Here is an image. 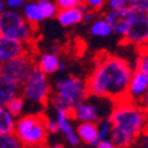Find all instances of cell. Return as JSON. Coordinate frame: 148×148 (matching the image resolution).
<instances>
[{"label": "cell", "mask_w": 148, "mask_h": 148, "mask_svg": "<svg viewBox=\"0 0 148 148\" xmlns=\"http://www.w3.org/2000/svg\"><path fill=\"white\" fill-rule=\"evenodd\" d=\"M134 69L119 56L103 55L85 81L89 96L117 102L125 100Z\"/></svg>", "instance_id": "cell-1"}, {"label": "cell", "mask_w": 148, "mask_h": 148, "mask_svg": "<svg viewBox=\"0 0 148 148\" xmlns=\"http://www.w3.org/2000/svg\"><path fill=\"white\" fill-rule=\"evenodd\" d=\"M113 128L139 139L147 123L146 110L127 98L115 102L109 115Z\"/></svg>", "instance_id": "cell-2"}, {"label": "cell", "mask_w": 148, "mask_h": 148, "mask_svg": "<svg viewBox=\"0 0 148 148\" xmlns=\"http://www.w3.org/2000/svg\"><path fill=\"white\" fill-rule=\"evenodd\" d=\"M45 116L39 113L26 114L17 119L14 135L25 148H42L46 143Z\"/></svg>", "instance_id": "cell-3"}, {"label": "cell", "mask_w": 148, "mask_h": 148, "mask_svg": "<svg viewBox=\"0 0 148 148\" xmlns=\"http://www.w3.org/2000/svg\"><path fill=\"white\" fill-rule=\"evenodd\" d=\"M51 87L52 94L58 96L71 109L77 104L87 101L89 97L87 83L76 76L62 75L53 81Z\"/></svg>", "instance_id": "cell-4"}, {"label": "cell", "mask_w": 148, "mask_h": 148, "mask_svg": "<svg viewBox=\"0 0 148 148\" xmlns=\"http://www.w3.org/2000/svg\"><path fill=\"white\" fill-rule=\"evenodd\" d=\"M20 96L27 103L45 104L49 102V98L52 94V87L49 81V76L43 73L34 64L27 78L20 85Z\"/></svg>", "instance_id": "cell-5"}, {"label": "cell", "mask_w": 148, "mask_h": 148, "mask_svg": "<svg viewBox=\"0 0 148 148\" xmlns=\"http://www.w3.org/2000/svg\"><path fill=\"white\" fill-rule=\"evenodd\" d=\"M0 36L26 44L33 37V26L24 19L21 12L5 8L0 13Z\"/></svg>", "instance_id": "cell-6"}, {"label": "cell", "mask_w": 148, "mask_h": 148, "mask_svg": "<svg viewBox=\"0 0 148 148\" xmlns=\"http://www.w3.org/2000/svg\"><path fill=\"white\" fill-rule=\"evenodd\" d=\"M33 66L34 63L32 58L29 56V53H26L24 56L11 59L0 65V75L20 87L24 83V81L27 78Z\"/></svg>", "instance_id": "cell-7"}, {"label": "cell", "mask_w": 148, "mask_h": 148, "mask_svg": "<svg viewBox=\"0 0 148 148\" xmlns=\"http://www.w3.org/2000/svg\"><path fill=\"white\" fill-rule=\"evenodd\" d=\"M123 43L132 44L138 49L148 46V14L134 12L129 29L123 38Z\"/></svg>", "instance_id": "cell-8"}, {"label": "cell", "mask_w": 148, "mask_h": 148, "mask_svg": "<svg viewBox=\"0 0 148 148\" xmlns=\"http://www.w3.org/2000/svg\"><path fill=\"white\" fill-rule=\"evenodd\" d=\"M134 16V11L126 8V10H119V11H108L104 14V20L109 24L113 33L121 37L123 39L129 29Z\"/></svg>", "instance_id": "cell-9"}, {"label": "cell", "mask_w": 148, "mask_h": 148, "mask_svg": "<svg viewBox=\"0 0 148 148\" xmlns=\"http://www.w3.org/2000/svg\"><path fill=\"white\" fill-rule=\"evenodd\" d=\"M71 117L79 123H97L100 120L104 119V116L101 114L100 107L92 102H89L88 100L72 108Z\"/></svg>", "instance_id": "cell-10"}, {"label": "cell", "mask_w": 148, "mask_h": 148, "mask_svg": "<svg viewBox=\"0 0 148 148\" xmlns=\"http://www.w3.org/2000/svg\"><path fill=\"white\" fill-rule=\"evenodd\" d=\"M56 121L58 123V129L59 133L64 135L65 141L69 146L76 148L81 145V140L76 133V129L73 127L72 117L70 112H63V110H58L56 112Z\"/></svg>", "instance_id": "cell-11"}, {"label": "cell", "mask_w": 148, "mask_h": 148, "mask_svg": "<svg viewBox=\"0 0 148 148\" xmlns=\"http://www.w3.org/2000/svg\"><path fill=\"white\" fill-rule=\"evenodd\" d=\"M147 91H148V77L143 75V73L134 70L128 84L126 98L135 104H139L141 98L145 96Z\"/></svg>", "instance_id": "cell-12"}, {"label": "cell", "mask_w": 148, "mask_h": 148, "mask_svg": "<svg viewBox=\"0 0 148 148\" xmlns=\"http://www.w3.org/2000/svg\"><path fill=\"white\" fill-rule=\"evenodd\" d=\"M27 53L26 44L14 42L0 36V65Z\"/></svg>", "instance_id": "cell-13"}, {"label": "cell", "mask_w": 148, "mask_h": 148, "mask_svg": "<svg viewBox=\"0 0 148 148\" xmlns=\"http://www.w3.org/2000/svg\"><path fill=\"white\" fill-rule=\"evenodd\" d=\"M20 87L0 75V107H6L14 97L19 96Z\"/></svg>", "instance_id": "cell-14"}, {"label": "cell", "mask_w": 148, "mask_h": 148, "mask_svg": "<svg viewBox=\"0 0 148 148\" xmlns=\"http://www.w3.org/2000/svg\"><path fill=\"white\" fill-rule=\"evenodd\" d=\"M76 133L81 142L96 147L98 140V133H97V123H78L75 128Z\"/></svg>", "instance_id": "cell-15"}, {"label": "cell", "mask_w": 148, "mask_h": 148, "mask_svg": "<svg viewBox=\"0 0 148 148\" xmlns=\"http://www.w3.org/2000/svg\"><path fill=\"white\" fill-rule=\"evenodd\" d=\"M60 63V58L58 55H53L51 52H45L39 56L36 66L46 76L53 75L58 71V66Z\"/></svg>", "instance_id": "cell-16"}, {"label": "cell", "mask_w": 148, "mask_h": 148, "mask_svg": "<svg viewBox=\"0 0 148 148\" xmlns=\"http://www.w3.org/2000/svg\"><path fill=\"white\" fill-rule=\"evenodd\" d=\"M56 19L63 27H70L83 21V13L77 7L70 10H59Z\"/></svg>", "instance_id": "cell-17"}, {"label": "cell", "mask_w": 148, "mask_h": 148, "mask_svg": "<svg viewBox=\"0 0 148 148\" xmlns=\"http://www.w3.org/2000/svg\"><path fill=\"white\" fill-rule=\"evenodd\" d=\"M21 16L30 25H38L44 20L38 1H27L21 8Z\"/></svg>", "instance_id": "cell-18"}, {"label": "cell", "mask_w": 148, "mask_h": 148, "mask_svg": "<svg viewBox=\"0 0 148 148\" xmlns=\"http://www.w3.org/2000/svg\"><path fill=\"white\" fill-rule=\"evenodd\" d=\"M90 34L97 38H108L112 36L113 31L110 29L109 24L104 20V18H96L90 24Z\"/></svg>", "instance_id": "cell-19"}, {"label": "cell", "mask_w": 148, "mask_h": 148, "mask_svg": "<svg viewBox=\"0 0 148 148\" xmlns=\"http://www.w3.org/2000/svg\"><path fill=\"white\" fill-rule=\"evenodd\" d=\"M17 119L12 116L5 107H0V134H14Z\"/></svg>", "instance_id": "cell-20"}, {"label": "cell", "mask_w": 148, "mask_h": 148, "mask_svg": "<svg viewBox=\"0 0 148 148\" xmlns=\"http://www.w3.org/2000/svg\"><path fill=\"white\" fill-rule=\"evenodd\" d=\"M25 103H26L25 100L19 95L17 97H14L5 108L14 119H19L20 116H23L24 109H25Z\"/></svg>", "instance_id": "cell-21"}, {"label": "cell", "mask_w": 148, "mask_h": 148, "mask_svg": "<svg viewBox=\"0 0 148 148\" xmlns=\"http://www.w3.org/2000/svg\"><path fill=\"white\" fill-rule=\"evenodd\" d=\"M134 70L143 73V75L148 77V46L139 49V53H138L136 62H135Z\"/></svg>", "instance_id": "cell-22"}, {"label": "cell", "mask_w": 148, "mask_h": 148, "mask_svg": "<svg viewBox=\"0 0 148 148\" xmlns=\"http://www.w3.org/2000/svg\"><path fill=\"white\" fill-rule=\"evenodd\" d=\"M39 7L42 10V14L45 19H52L56 18L57 13H58V7L56 5V1H50V0H40L38 1Z\"/></svg>", "instance_id": "cell-23"}, {"label": "cell", "mask_w": 148, "mask_h": 148, "mask_svg": "<svg viewBox=\"0 0 148 148\" xmlns=\"http://www.w3.org/2000/svg\"><path fill=\"white\" fill-rule=\"evenodd\" d=\"M113 130V125L109 116L104 117L97 122V133H98V140H109L110 134Z\"/></svg>", "instance_id": "cell-24"}, {"label": "cell", "mask_w": 148, "mask_h": 148, "mask_svg": "<svg viewBox=\"0 0 148 148\" xmlns=\"http://www.w3.org/2000/svg\"><path fill=\"white\" fill-rule=\"evenodd\" d=\"M0 148H25L14 134H0Z\"/></svg>", "instance_id": "cell-25"}, {"label": "cell", "mask_w": 148, "mask_h": 148, "mask_svg": "<svg viewBox=\"0 0 148 148\" xmlns=\"http://www.w3.org/2000/svg\"><path fill=\"white\" fill-rule=\"evenodd\" d=\"M128 8L138 13L148 14V0H128Z\"/></svg>", "instance_id": "cell-26"}, {"label": "cell", "mask_w": 148, "mask_h": 148, "mask_svg": "<svg viewBox=\"0 0 148 148\" xmlns=\"http://www.w3.org/2000/svg\"><path fill=\"white\" fill-rule=\"evenodd\" d=\"M108 11H119L128 8V0H109L106 1Z\"/></svg>", "instance_id": "cell-27"}, {"label": "cell", "mask_w": 148, "mask_h": 148, "mask_svg": "<svg viewBox=\"0 0 148 148\" xmlns=\"http://www.w3.org/2000/svg\"><path fill=\"white\" fill-rule=\"evenodd\" d=\"M81 1L82 0H57L56 5L58 10H70L77 7Z\"/></svg>", "instance_id": "cell-28"}, {"label": "cell", "mask_w": 148, "mask_h": 148, "mask_svg": "<svg viewBox=\"0 0 148 148\" xmlns=\"http://www.w3.org/2000/svg\"><path fill=\"white\" fill-rule=\"evenodd\" d=\"M85 5H87L88 10L91 12H97L102 10L106 6V0H85Z\"/></svg>", "instance_id": "cell-29"}, {"label": "cell", "mask_w": 148, "mask_h": 148, "mask_svg": "<svg viewBox=\"0 0 148 148\" xmlns=\"http://www.w3.org/2000/svg\"><path fill=\"white\" fill-rule=\"evenodd\" d=\"M45 128H46L47 134H57V133H59L58 123H57L56 119L46 117L45 119Z\"/></svg>", "instance_id": "cell-30"}, {"label": "cell", "mask_w": 148, "mask_h": 148, "mask_svg": "<svg viewBox=\"0 0 148 148\" xmlns=\"http://www.w3.org/2000/svg\"><path fill=\"white\" fill-rule=\"evenodd\" d=\"M4 3H5V8L11 11H19L26 4V1H24V0H7V1Z\"/></svg>", "instance_id": "cell-31"}, {"label": "cell", "mask_w": 148, "mask_h": 148, "mask_svg": "<svg viewBox=\"0 0 148 148\" xmlns=\"http://www.w3.org/2000/svg\"><path fill=\"white\" fill-rule=\"evenodd\" d=\"M132 148H148V139L147 138L138 139Z\"/></svg>", "instance_id": "cell-32"}, {"label": "cell", "mask_w": 148, "mask_h": 148, "mask_svg": "<svg viewBox=\"0 0 148 148\" xmlns=\"http://www.w3.org/2000/svg\"><path fill=\"white\" fill-rule=\"evenodd\" d=\"M95 19H96L95 18V13L91 12V11H89V10L83 14V21H85V23H90L91 24Z\"/></svg>", "instance_id": "cell-33"}, {"label": "cell", "mask_w": 148, "mask_h": 148, "mask_svg": "<svg viewBox=\"0 0 148 148\" xmlns=\"http://www.w3.org/2000/svg\"><path fill=\"white\" fill-rule=\"evenodd\" d=\"M113 143L110 140H101V141H98L96 147L95 148H113Z\"/></svg>", "instance_id": "cell-34"}, {"label": "cell", "mask_w": 148, "mask_h": 148, "mask_svg": "<svg viewBox=\"0 0 148 148\" xmlns=\"http://www.w3.org/2000/svg\"><path fill=\"white\" fill-rule=\"evenodd\" d=\"M138 106H140L142 109H145V110H148V91L145 94V96L141 98V101L139 102V104Z\"/></svg>", "instance_id": "cell-35"}, {"label": "cell", "mask_w": 148, "mask_h": 148, "mask_svg": "<svg viewBox=\"0 0 148 148\" xmlns=\"http://www.w3.org/2000/svg\"><path fill=\"white\" fill-rule=\"evenodd\" d=\"M66 69H68V64L65 63V62H62V60H60L59 66H58V71H59V72H65Z\"/></svg>", "instance_id": "cell-36"}, {"label": "cell", "mask_w": 148, "mask_h": 148, "mask_svg": "<svg viewBox=\"0 0 148 148\" xmlns=\"http://www.w3.org/2000/svg\"><path fill=\"white\" fill-rule=\"evenodd\" d=\"M5 10V3L0 0V13H3V11Z\"/></svg>", "instance_id": "cell-37"}, {"label": "cell", "mask_w": 148, "mask_h": 148, "mask_svg": "<svg viewBox=\"0 0 148 148\" xmlns=\"http://www.w3.org/2000/svg\"><path fill=\"white\" fill-rule=\"evenodd\" d=\"M42 148H50V147H49V146H47V147H45V146H44V147H42Z\"/></svg>", "instance_id": "cell-38"}, {"label": "cell", "mask_w": 148, "mask_h": 148, "mask_svg": "<svg viewBox=\"0 0 148 148\" xmlns=\"http://www.w3.org/2000/svg\"><path fill=\"white\" fill-rule=\"evenodd\" d=\"M113 148H117V147H113Z\"/></svg>", "instance_id": "cell-39"}]
</instances>
